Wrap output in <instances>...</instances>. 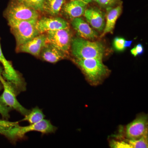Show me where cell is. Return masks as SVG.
<instances>
[{
	"label": "cell",
	"instance_id": "cell-29",
	"mask_svg": "<svg viewBox=\"0 0 148 148\" xmlns=\"http://www.w3.org/2000/svg\"><path fill=\"white\" fill-rule=\"evenodd\" d=\"M18 1H24V0H18Z\"/></svg>",
	"mask_w": 148,
	"mask_h": 148
},
{
	"label": "cell",
	"instance_id": "cell-19",
	"mask_svg": "<svg viewBox=\"0 0 148 148\" xmlns=\"http://www.w3.org/2000/svg\"><path fill=\"white\" fill-rule=\"evenodd\" d=\"M125 141L129 144L131 148H147L148 147V131L146 132L140 139L136 140H128Z\"/></svg>",
	"mask_w": 148,
	"mask_h": 148
},
{
	"label": "cell",
	"instance_id": "cell-26",
	"mask_svg": "<svg viewBox=\"0 0 148 148\" xmlns=\"http://www.w3.org/2000/svg\"><path fill=\"white\" fill-rule=\"evenodd\" d=\"M132 42V40L127 41L125 40L124 43L125 48L129 47L131 46V44Z\"/></svg>",
	"mask_w": 148,
	"mask_h": 148
},
{
	"label": "cell",
	"instance_id": "cell-3",
	"mask_svg": "<svg viewBox=\"0 0 148 148\" xmlns=\"http://www.w3.org/2000/svg\"><path fill=\"white\" fill-rule=\"evenodd\" d=\"M71 47L75 58L103 60L105 53V47L101 42L90 41L82 38L72 39Z\"/></svg>",
	"mask_w": 148,
	"mask_h": 148
},
{
	"label": "cell",
	"instance_id": "cell-9",
	"mask_svg": "<svg viewBox=\"0 0 148 148\" xmlns=\"http://www.w3.org/2000/svg\"><path fill=\"white\" fill-rule=\"evenodd\" d=\"M147 131H148L147 116L142 115L126 125L125 136L128 140H138Z\"/></svg>",
	"mask_w": 148,
	"mask_h": 148
},
{
	"label": "cell",
	"instance_id": "cell-23",
	"mask_svg": "<svg viewBox=\"0 0 148 148\" xmlns=\"http://www.w3.org/2000/svg\"><path fill=\"white\" fill-rule=\"evenodd\" d=\"M125 39L121 37H116L114 40V47L116 50L118 51H123L125 49L124 43Z\"/></svg>",
	"mask_w": 148,
	"mask_h": 148
},
{
	"label": "cell",
	"instance_id": "cell-30",
	"mask_svg": "<svg viewBox=\"0 0 148 148\" xmlns=\"http://www.w3.org/2000/svg\"></svg>",
	"mask_w": 148,
	"mask_h": 148
},
{
	"label": "cell",
	"instance_id": "cell-16",
	"mask_svg": "<svg viewBox=\"0 0 148 148\" xmlns=\"http://www.w3.org/2000/svg\"><path fill=\"white\" fill-rule=\"evenodd\" d=\"M107 10L108 13L106 16V25L101 36V38L104 36L108 33H112L117 20L121 13L122 6L121 4H119L115 7L109 9Z\"/></svg>",
	"mask_w": 148,
	"mask_h": 148
},
{
	"label": "cell",
	"instance_id": "cell-8",
	"mask_svg": "<svg viewBox=\"0 0 148 148\" xmlns=\"http://www.w3.org/2000/svg\"><path fill=\"white\" fill-rule=\"evenodd\" d=\"M47 43L68 53L71 46L72 35L69 28L47 32Z\"/></svg>",
	"mask_w": 148,
	"mask_h": 148
},
{
	"label": "cell",
	"instance_id": "cell-4",
	"mask_svg": "<svg viewBox=\"0 0 148 148\" xmlns=\"http://www.w3.org/2000/svg\"><path fill=\"white\" fill-rule=\"evenodd\" d=\"M11 31L15 37L17 48L40 34L36 28L38 20L17 21L7 19Z\"/></svg>",
	"mask_w": 148,
	"mask_h": 148
},
{
	"label": "cell",
	"instance_id": "cell-5",
	"mask_svg": "<svg viewBox=\"0 0 148 148\" xmlns=\"http://www.w3.org/2000/svg\"><path fill=\"white\" fill-rule=\"evenodd\" d=\"M3 72V68L0 65V82L1 83L4 89L2 94L0 96V103L12 110H15L25 116L29 113L30 110L25 108L17 101L16 96L18 93L16 88L12 83L4 78Z\"/></svg>",
	"mask_w": 148,
	"mask_h": 148
},
{
	"label": "cell",
	"instance_id": "cell-22",
	"mask_svg": "<svg viewBox=\"0 0 148 148\" xmlns=\"http://www.w3.org/2000/svg\"><path fill=\"white\" fill-rule=\"evenodd\" d=\"M3 89L2 84L0 82V91ZM11 110H12L11 108L3 106L0 103V114L2 116L3 119L8 120L10 118L9 112Z\"/></svg>",
	"mask_w": 148,
	"mask_h": 148
},
{
	"label": "cell",
	"instance_id": "cell-14",
	"mask_svg": "<svg viewBox=\"0 0 148 148\" xmlns=\"http://www.w3.org/2000/svg\"><path fill=\"white\" fill-rule=\"evenodd\" d=\"M71 25L80 38L88 40H93L98 38V32L81 17L72 19Z\"/></svg>",
	"mask_w": 148,
	"mask_h": 148
},
{
	"label": "cell",
	"instance_id": "cell-24",
	"mask_svg": "<svg viewBox=\"0 0 148 148\" xmlns=\"http://www.w3.org/2000/svg\"><path fill=\"white\" fill-rule=\"evenodd\" d=\"M110 146L112 148H131L129 144L125 140L120 141L113 140L110 143Z\"/></svg>",
	"mask_w": 148,
	"mask_h": 148
},
{
	"label": "cell",
	"instance_id": "cell-28",
	"mask_svg": "<svg viewBox=\"0 0 148 148\" xmlns=\"http://www.w3.org/2000/svg\"><path fill=\"white\" fill-rule=\"evenodd\" d=\"M82 1L88 4L89 3L93 2H96L97 0H82Z\"/></svg>",
	"mask_w": 148,
	"mask_h": 148
},
{
	"label": "cell",
	"instance_id": "cell-1",
	"mask_svg": "<svg viewBox=\"0 0 148 148\" xmlns=\"http://www.w3.org/2000/svg\"><path fill=\"white\" fill-rule=\"evenodd\" d=\"M57 127L48 120L44 119L35 124L21 126L19 125V121L10 122L8 120L0 119V135L4 136L13 144L24 139L27 132L37 131L42 134H47L54 133Z\"/></svg>",
	"mask_w": 148,
	"mask_h": 148
},
{
	"label": "cell",
	"instance_id": "cell-20",
	"mask_svg": "<svg viewBox=\"0 0 148 148\" xmlns=\"http://www.w3.org/2000/svg\"><path fill=\"white\" fill-rule=\"evenodd\" d=\"M45 1L46 0H24L22 2L37 11L43 12Z\"/></svg>",
	"mask_w": 148,
	"mask_h": 148
},
{
	"label": "cell",
	"instance_id": "cell-12",
	"mask_svg": "<svg viewBox=\"0 0 148 148\" xmlns=\"http://www.w3.org/2000/svg\"><path fill=\"white\" fill-rule=\"evenodd\" d=\"M86 21L92 28L103 32L106 25L105 13L96 8H87L84 14Z\"/></svg>",
	"mask_w": 148,
	"mask_h": 148
},
{
	"label": "cell",
	"instance_id": "cell-15",
	"mask_svg": "<svg viewBox=\"0 0 148 148\" xmlns=\"http://www.w3.org/2000/svg\"><path fill=\"white\" fill-rule=\"evenodd\" d=\"M40 58L49 63H56L68 57V53L47 43L41 51Z\"/></svg>",
	"mask_w": 148,
	"mask_h": 148
},
{
	"label": "cell",
	"instance_id": "cell-17",
	"mask_svg": "<svg viewBox=\"0 0 148 148\" xmlns=\"http://www.w3.org/2000/svg\"><path fill=\"white\" fill-rule=\"evenodd\" d=\"M65 0H46L43 11L51 16L58 15L64 5Z\"/></svg>",
	"mask_w": 148,
	"mask_h": 148
},
{
	"label": "cell",
	"instance_id": "cell-25",
	"mask_svg": "<svg viewBox=\"0 0 148 148\" xmlns=\"http://www.w3.org/2000/svg\"><path fill=\"white\" fill-rule=\"evenodd\" d=\"M135 48H136V50L138 52V55L143 54L144 52V48L142 44H138L136 46Z\"/></svg>",
	"mask_w": 148,
	"mask_h": 148
},
{
	"label": "cell",
	"instance_id": "cell-13",
	"mask_svg": "<svg viewBox=\"0 0 148 148\" xmlns=\"http://www.w3.org/2000/svg\"><path fill=\"white\" fill-rule=\"evenodd\" d=\"M87 5L82 0H71L63 5L62 12L67 18L72 20L84 15Z\"/></svg>",
	"mask_w": 148,
	"mask_h": 148
},
{
	"label": "cell",
	"instance_id": "cell-21",
	"mask_svg": "<svg viewBox=\"0 0 148 148\" xmlns=\"http://www.w3.org/2000/svg\"><path fill=\"white\" fill-rule=\"evenodd\" d=\"M96 2L101 7L107 10L120 4V0H97Z\"/></svg>",
	"mask_w": 148,
	"mask_h": 148
},
{
	"label": "cell",
	"instance_id": "cell-7",
	"mask_svg": "<svg viewBox=\"0 0 148 148\" xmlns=\"http://www.w3.org/2000/svg\"><path fill=\"white\" fill-rule=\"evenodd\" d=\"M0 63L2 64L4 70L2 75L5 79L10 82L14 85L18 94L26 89V83L24 79L14 69L11 62L8 61L2 51L0 42Z\"/></svg>",
	"mask_w": 148,
	"mask_h": 148
},
{
	"label": "cell",
	"instance_id": "cell-11",
	"mask_svg": "<svg viewBox=\"0 0 148 148\" xmlns=\"http://www.w3.org/2000/svg\"><path fill=\"white\" fill-rule=\"evenodd\" d=\"M36 28L40 34L69 28L68 22L60 17H43L37 21Z\"/></svg>",
	"mask_w": 148,
	"mask_h": 148
},
{
	"label": "cell",
	"instance_id": "cell-10",
	"mask_svg": "<svg viewBox=\"0 0 148 148\" xmlns=\"http://www.w3.org/2000/svg\"><path fill=\"white\" fill-rule=\"evenodd\" d=\"M47 44L46 35L41 34L18 47L16 50L18 52L28 53L39 57L41 51Z\"/></svg>",
	"mask_w": 148,
	"mask_h": 148
},
{
	"label": "cell",
	"instance_id": "cell-2",
	"mask_svg": "<svg viewBox=\"0 0 148 148\" xmlns=\"http://www.w3.org/2000/svg\"><path fill=\"white\" fill-rule=\"evenodd\" d=\"M101 59L74 58L73 61L82 70L86 79L93 85L100 84L110 71Z\"/></svg>",
	"mask_w": 148,
	"mask_h": 148
},
{
	"label": "cell",
	"instance_id": "cell-18",
	"mask_svg": "<svg viewBox=\"0 0 148 148\" xmlns=\"http://www.w3.org/2000/svg\"><path fill=\"white\" fill-rule=\"evenodd\" d=\"M24 119L21 121H27L30 124H35L41 121L44 119L45 115L43 113L42 110L40 109L38 107L33 108L30 110L29 113L25 116Z\"/></svg>",
	"mask_w": 148,
	"mask_h": 148
},
{
	"label": "cell",
	"instance_id": "cell-6",
	"mask_svg": "<svg viewBox=\"0 0 148 148\" xmlns=\"http://www.w3.org/2000/svg\"><path fill=\"white\" fill-rule=\"evenodd\" d=\"M4 16L7 19L17 21L38 20L40 16L38 12L18 0L10 3L5 11Z\"/></svg>",
	"mask_w": 148,
	"mask_h": 148
},
{
	"label": "cell",
	"instance_id": "cell-27",
	"mask_svg": "<svg viewBox=\"0 0 148 148\" xmlns=\"http://www.w3.org/2000/svg\"><path fill=\"white\" fill-rule=\"evenodd\" d=\"M131 53H132V55L134 56L135 57H136L138 55V52H137V50H136L135 47L133 48L130 51Z\"/></svg>",
	"mask_w": 148,
	"mask_h": 148
}]
</instances>
